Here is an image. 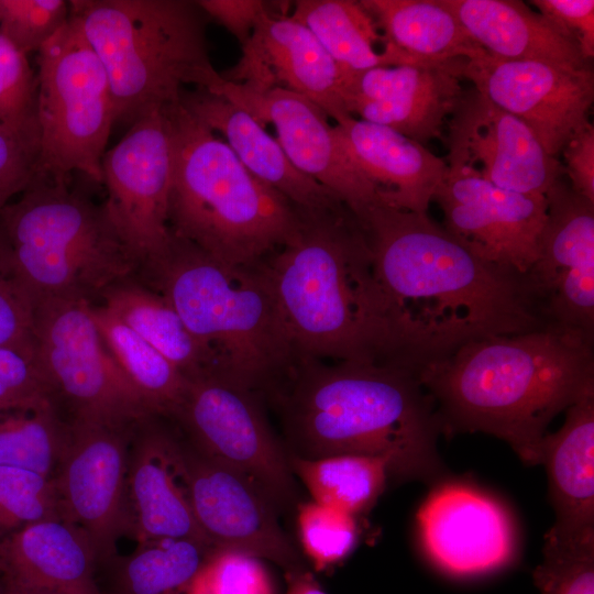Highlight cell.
<instances>
[{
	"mask_svg": "<svg viewBox=\"0 0 594 594\" xmlns=\"http://www.w3.org/2000/svg\"><path fill=\"white\" fill-rule=\"evenodd\" d=\"M358 219L420 367L473 340L547 326L519 278L480 260L427 213L377 200Z\"/></svg>",
	"mask_w": 594,
	"mask_h": 594,
	"instance_id": "6da1fadb",
	"label": "cell"
},
{
	"mask_svg": "<svg viewBox=\"0 0 594 594\" xmlns=\"http://www.w3.org/2000/svg\"><path fill=\"white\" fill-rule=\"evenodd\" d=\"M294 235L262 262L296 359L420 366L352 210H300Z\"/></svg>",
	"mask_w": 594,
	"mask_h": 594,
	"instance_id": "7a4b0ae2",
	"label": "cell"
},
{
	"mask_svg": "<svg viewBox=\"0 0 594 594\" xmlns=\"http://www.w3.org/2000/svg\"><path fill=\"white\" fill-rule=\"evenodd\" d=\"M446 435L482 431L541 464L551 420L594 391L593 336L556 324L470 341L417 371Z\"/></svg>",
	"mask_w": 594,
	"mask_h": 594,
	"instance_id": "3957f363",
	"label": "cell"
},
{
	"mask_svg": "<svg viewBox=\"0 0 594 594\" xmlns=\"http://www.w3.org/2000/svg\"><path fill=\"white\" fill-rule=\"evenodd\" d=\"M273 392L289 444L306 459L382 458L389 475L431 481L441 474L442 426L416 371L396 364L296 359Z\"/></svg>",
	"mask_w": 594,
	"mask_h": 594,
	"instance_id": "277c9868",
	"label": "cell"
},
{
	"mask_svg": "<svg viewBox=\"0 0 594 594\" xmlns=\"http://www.w3.org/2000/svg\"><path fill=\"white\" fill-rule=\"evenodd\" d=\"M172 138L173 235L230 266H254L283 246L299 209L261 182L182 102L165 107Z\"/></svg>",
	"mask_w": 594,
	"mask_h": 594,
	"instance_id": "5b68a950",
	"label": "cell"
},
{
	"mask_svg": "<svg viewBox=\"0 0 594 594\" xmlns=\"http://www.w3.org/2000/svg\"><path fill=\"white\" fill-rule=\"evenodd\" d=\"M135 276L173 306L213 356L218 374L254 391L271 386L294 363L262 263L226 265L172 234Z\"/></svg>",
	"mask_w": 594,
	"mask_h": 594,
	"instance_id": "8992f818",
	"label": "cell"
},
{
	"mask_svg": "<svg viewBox=\"0 0 594 594\" xmlns=\"http://www.w3.org/2000/svg\"><path fill=\"white\" fill-rule=\"evenodd\" d=\"M70 15L101 62L114 124L176 103L185 85L215 92L205 13L189 0H72Z\"/></svg>",
	"mask_w": 594,
	"mask_h": 594,
	"instance_id": "52a82bcc",
	"label": "cell"
},
{
	"mask_svg": "<svg viewBox=\"0 0 594 594\" xmlns=\"http://www.w3.org/2000/svg\"><path fill=\"white\" fill-rule=\"evenodd\" d=\"M0 232L34 300H88L136 273L103 204L36 176L0 211Z\"/></svg>",
	"mask_w": 594,
	"mask_h": 594,
	"instance_id": "ba28073f",
	"label": "cell"
},
{
	"mask_svg": "<svg viewBox=\"0 0 594 594\" xmlns=\"http://www.w3.org/2000/svg\"><path fill=\"white\" fill-rule=\"evenodd\" d=\"M37 175L67 182L80 172L101 184V161L114 125L106 70L77 21L68 22L37 52Z\"/></svg>",
	"mask_w": 594,
	"mask_h": 594,
	"instance_id": "9c48e42d",
	"label": "cell"
},
{
	"mask_svg": "<svg viewBox=\"0 0 594 594\" xmlns=\"http://www.w3.org/2000/svg\"><path fill=\"white\" fill-rule=\"evenodd\" d=\"M88 300L35 306L36 360L72 419L134 426L154 413L105 345ZM158 417V416H156Z\"/></svg>",
	"mask_w": 594,
	"mask_h": 594,
	"instance_id": "30bf717a",
	"label": "cell"
},
{
	"mask_svg": "<svg viewBox=\"0 0 594 594\" xmlns=\"http://www.w3.org/2000/svg\"><path fill=\"white\" fill-rule=\"evenodd\" d=\"M169 418L196 450L246 477L276 509L296 502L287 451L252 389L218 373L189 378Z\"/></svg>",
	"mask_w": 594,
	"mask_h": 594,
	"instance_id": "8fae6325",
	"label": "cell"
},
{
	"mask_svg": "<svg viewBox=\"0 0 594 594\" xmlns=\"http://www.w3.org/2000/svg\"><path fill=\"white\" fill-rule=\"evenodd\" d=\"M172 163L165 107L131 124L101 161V184L107 190L105 210L138 267L160 254L172 237L168 226Z\"/></svg>",
	"mask_w": 594,
	"mask_h": 594,
	"instance_id": "7c38bea8",
	"label": "cell"
},
{
	"mask_svg": "<svg viewBox=\"0 0 594 594\" xmlns=\"http://www.w3.org/2000/svg\"><path fill=\"white\" fill-rule=\"evenodd\" d=\"M67 441L54 475L63 518L89 538L98 565L117 556L130 535L127 499L129 446L134 426L69 420Z\"/></svg>",
	"mask_w": 594,
	"mask_h": 594,
	"instance_id": "4fadbf2b",
	"label": "cell"
},
{
	"mask_svg": "<svg viewBox=\"0 0 594 594\" xmlns=\"http://www.w3.org/2000/svg\"><path fill=\"white\" fill-rule=\"evenodd\" d=\"M538 256L521 290L547 323L594 333V202L559 178L546 193Z\"/></svg>",
	"mask_w": 594,
	"mask_h": 594,
	"instance_id": "5bb4252c",
	"label": "cell"
},
{
	"mask_svg": "<svg viewBox=\"0 0 594 594\" xmlns=\"http://www.w3.org/2000/svg\"><path fill=\"white\" fill-rule=\"evenodd\" d=\"M447 164L433 197L442 227L480 260L520 280L538 256L546 196L502 189L469 165Z\"/></svg>",
	"mask_w": 594,
	"mask_h": 594,
	"instance_id": "9a60e30c",
	"label": "cell"
},
{
	"mask_svg": "<svg viewBox=\"0 0 594 594\" xmlns=\"http://www.w3.org/2000/svg\"><path fill=\"white\" fill-rule=\"evenodd\" d=\"M176 459L195 521L212 549L271 561L285 573L305 568L276 507L251 481L179 438Z\"/></svg>",
	"mask_w": 594,
	"mask_h": 594,
	"instance_id": "2e32d148",
	"label": "cell"
},
{
	"mask_svg": "<svg viewBox=\"0 0 594 594\" xmlns=\"http://www.w3.org/2000/svg\"><path fill=\"white\" fill-rule=\"evenodd\" d=\"M463 78L498 108L521 120L546 152L556 156L588 120L594 101L593 67L504 61L486 52L466 59Z\"/></svg>",
	"mask_w": 594,
	"mask_h": 594,
	"instance_id": "e0dca14e",
	"label": "cell"
},
{
	"mask_svg": "<svg viewBox=\"0 0 594 594\" xmlns=\"http://www.w3.org/2000/svg\"><path fill=\"white\" fill-rule=\"evenodd\" d=\"M273 124L290 163L334 194L359 218L380 200L374 185L351 157L336 125L315 102L283 89H256L224 79L215 92Z\"/></svg>",
	"mask_w": 594,
	"mask_h": 594,
	"instance_id": "ac0fdd59",
	"label": "cell"
},
{
	"mask_svg": "<svg viewBox=\"0 0 594 594\" xmlns=\"http://www.w3.org/2000/svg\"><path fill=\"white\" fill-rule=\"evenodd\" d=\"M447 124L446 162L469 165L502 189L546 196L565 175L563 164L521 120L475 88L463 90Z\"/></svg>",
	"mask_w": 594,
	"mask_h": 594,
	"instance_id": "d6986e66",
	"label": "cell"
},
{
	"mask_svg": "<svg viewBox=\"0 0 594 594\" xmlns=\"http://www.w3.org/2000/svg\"><path fill=\"white\" fill-rule=\"evenodd\" d=\"M422 548L453 576H477L508 565L517 548L514 520L490 494L465 483L436 486L417 513Z\"/></svg>",
	"mask_w": 594,
	"mask_h": 594,
	"instance_id": "ffe728a7",
	"label": "cell"
},
{
	"mask_svg": "<svg viewBox=\"0 0 594 594\" xmlns=\"http://www.w3.org/2000/svg\"><path fill=\"white\" fill-rule=\"evenodd\" d=\"M465 58L376 67L343 76L346 111L420 144L441 138L463 88Z\"/></svg>",
	"mask_w": 594,
	"mask_h": 594,
	"instance_id": "44dd1931",
	"label": "cell"
},
{
	"mask_svg": "<svg viewBox=\"0 0 594 594\" xmlns=\"http://www.w3.org/2000/svg\"><path fill=\"white\" fill-rule=\"evenodd\" d=\"M222 77L256 89L277 87L296 92L318 105L336 122L351 116L341 97L340 67L292 15L276 16L266 10L242 45L239 63Z\"/></svg>",
	"mask_w": 594,
	"mask_h": 594,
	"instance_id": "7402d4cb",
	"label": "cell"
},
{
	"mask_svg": "<svg viewBox=\"0 0 594 594\" xmlns=\"http://www.w3.org/2000/svg\"><path fill=\"white\" fill-rule=\"evenodd\" d=\"M148 417L132 431L127 475L130 535L138 543L193 539L207 546L179 477L174 433ZM210 547V546H209Z\"/></svg>",
	"mask_w": 594,
	"mask_h": 594,
	"instance_id": "603a6c76",
	"label": "cell"
},
{
	"mask_svg": "<svg viewBox=\"0 0 594 594\" xmlns=\"http://www.w3.org/2000/svg\"><path fill=\"white\" fill-rule=\"evenodd\" d=\"M180 102L212 132L223 136L251 174L298 209L326 211L344 205L334 194L300 173L264 125L223 96L196 88L184 90Z\"/></svg>",
	"mask_w": 594,
	"mask_h": 594,
	"instance_id": "cb8c5ba5",
	"label": "cell"
},
{
	"mask_svg": "<svg viewBox=\"0 0 594 594\" xmlns=\"http://www.w3.org/2000/svg\"><path fill=\"white\" fill-rule=\"evenodd\" d=\"M336 127L382 202L427 213L447 173L444 160L389 128L353 116L340 119Z\"/></svg>",
	"mask_w": 594,
	"mask_h": 594,
	"instance_id": "d4e9b609",
	"label": "cell"
},
{
	"mask_svg": "<svg viewBox=\"0 0 594 594\" xmlns=\"http://www.w3.org/2000/svg\"><path fill=\"white\" fill-rule=\"evenodd\" d=\"M98 566L88 536L64 518L40 520L0 539V581L7 586L101 594Z\"/></svg>",
	"mask_w": 594,
	"mask_h": 594,
	"instance_id": "484cf974",
	"label": "cell"
},
{
	"mask_svg": "<svg viewBox=\"0 0 594 594\" xmlns=\"http://www.w3.org/2000/svg\"><path fill=\"white\" fill-rule=\"evenodd\" d=\"M469 36L488 55L504 61L591 66L576 44L540 13L517 0H441Z\"/></svg>",
	"mask_w": 594,
	"mask_h": 594,
	"instance_id": "4316f807",
	"label": "cell"
},
{
	"mask_svg": "<svg viewBox=\"0 0 594 594\" xmlns=\"http://www.w3.org/2000/svg\"><path fill=\"white\" fill-rule=\"evenodd\" d=\"M563 426L546 433L541 464L548 474L554 527L594 528V391L566 410Z\"/></svg>",
	"mask_w": 594,
	"mask_h": 594,
	"instance_id": "83f0119b",
	"label": "cell"
},
{
	"mask_svg": "<svg viewBox=\"0 0 594 594\" xmlns=\"http://www.w3.org/2000/svg\"><path fill=\"white\" fill-rule=\"evenodd\" d=\"M99 298L187 380L217 373L213 356L189 332L173 306L135 274L116 282Z\"/></svg>",
	"mask_w": 594,
	"mask_h": 594,
	"instance_id": "f1b7e54d",
	"label": "cell"
},
{
	"mask_svg": "<svg viewBox=\"0 0 594 594\" xmlns=\"http://www.w3.org/2000/svg\"><path fill=\"white\" fill-rule=\"evenodd\" d=\"M387 43L418 63L470 59L482 50L441 0H362Z\"/></svg>",
	"mask_w": 594,
	"mask_h": 594,
	"instance_id": "f546056e",
	"label": "cell"
},
{
	"mask_svg": "<svg viewBox=\"0 0 594 594\" xmlns=\"http://www.w3.org/2000/svg\"><path fill=\"white\" fill-rule=\"evenodd\" d=\"M292 16L302 23L340 67L342 75L376 67L418 64L388 43L360 1L298 0Z\"/></svg>",
	"mask_w": 594,
	"mask_h": 594,
	"instance_id": "4dcf8cb0",
	"label": "cell"
},
{
	"mask_svg": "<svg viewBox=\"0 0 594 594\" xmlns=\"http://www.w3.org/2000/svg\"><path fill=\"white\" fill-rule=\"evenodd\" d=\"M213 550L193 539L140 542L131 554L117 556L106 565L111 576L101 594H187Z\"/></svg>",
	"mask_w": 594,
	"mask_h": 594,
	"instance_id": "1f68e13d",
	"label": "cell"
},
{
	"mask_svg": "<svg viewBox=\"0 0 594 594\" xmlns=\"http://www.w3.org/2000/svg\"><path fill=\"white\" fill-rule=\"evenodd\" d=\"M91 316L109 353L155 416L169 418L187 378L156 349L102 305H90Z\"/></svg>",
	"mask_w": 594,
	"mask_h": 594,
	"instance_id": "d6a6232c",
	"label": "cell"
},
{
	"mask_svg": "<svg viewBox=\"0 0 594 594\" xmlns=\"http://www.w3.org/2000/svg\"><path fill=\"white\" fill-rule=\"evenodd\" d=\"M288 454V462L312 501L353 516L370 510L383 493L387 462L377 457L339 454L306 459Z\"/></svg>",
	"mask_w": 594,
	"mask_h": 594,
	"instance_id": "836d02e7",
	"label": "cell"
},
{
	"mask_svg": "<svg viewBox=\"0 0 594 594\" xmlns=\"http://www.w3.org/2000/svg\"><path fill=\"white\" fill-rule=\"evenodd\" d=\"M69 422L55 399L0 409V466H14L53 479Z\"/></svg>",
	"mask_w": 594,
	"mask_h": 594,
	"instance_id": "e575fe53",
	"label": "cell"
},
{
	"mask_svg": "<svg viewBox=\"0 0 594 594\" xmlns=\"http://www.w3.org/2000/svg\"><path fill=\"white\" fill-rule=\"evenodd\" d=\"M532 578L541 594H594V528L568 531L552 526Z\"/></svg>",
	"mask_w": 594,
	"mask_h": 594,
	"instance_id": "d590c367",
	"label": "cell"
},
{
	"mask_svg": "<svg viewBox=\"0 0 594 594\" xmlns=\"http://www.w3.org/2000/svg\"><path fill=\"white\" fill-rule=\"evenodd\" d=\"M48 518H63L54 479L0 466V539Z\"/></svg>",
	"mask_w": 594,
	"mask_h": 594,
	"instance_id": "8d00e7d4",
	"label": "cell"
},
{
	"mask_svg": "<svg viewBox=\"0 0 594 594\" xmlns=\"http://www.w3.org/2000/svg\"><path fill=\"white\" fill-rule=\"evenodd\" d=\"M297 526L302 550L318 572L343 561L359 536L355 516L314 501L297 506Z\"/></svg>",
	"mask_w": 594,
	"mask_h": 594,
	"instance_id": "74e56055",
	"label": "cell"
},
{
	"mask_svg": "<svg viewBox=\"0 0 594 594\" xmlns=\"http://www.w3.org/2000/svg\"><path fill=\"white\" fill-rule=\"evenodd\" d=\"M187 594H276L264 561L232 550H213Z\"/></svg>",
	"mask_w": 594,
	"mask_h": 594,
	"instance_id": "f35d334b",
	"label": "cell"
},
{
	"mask_svg": "<svg viewBox=\"0 0 594 594\" xmlns=\"http://www.w3.org/2000/svg\"><path fill=\"white\" fill-rule=\"evenodd\" d=\"M69 18V1L0 0V33L25 54L38 52Z\"/></svg>",
	"mask_w": 594,
	"mask_h": 594,
	"instance_id": "ab89813d",
	"label": "cell"
},
{
	"mask_svg": "<svg viewBox=\"0 0 594 594\" xmlns=\"http://www.w3.org/2000/svg\"><path fill=\"white\" fill-rule=\"evenodd\" d=\"M38 158L37 120L23 125L0 123V211L35 179Z\"/></svg>",
	"mask_w": 594,
	"mask_h": 594,
	"instance_id": "60d3db41",
	"label": "cell"
},
{
	"mask_svg": "<svg viewBox=\"0 0 594 594\" xmlns=\"http://www.w3.org/2000/svg\"><path fill=\"white\" fill-rule=\"evenodd\" d=\"M35 304L12 262L0 232V345L34 349Z\"/></svg>",
	"mask_w": 594,
	"mask_h": 594,
	"instance_id": "b9f144b4",
	"label": "cell"
},
{
	"mask_svg": "<svg viewBox=\"0 0 594 594\" xmlns=\"http://www.w3.org/2000/svg\"><path fill=\"white\" fill-rule=\"evenodd\" d=\"M37 80L28 54L0 33V123L23 125L36 120Z\"/></svg>",
	"mask_w": 594,
	"mask_h": 594,
	"instance_id": "7bdbcfd3",
	"label": "cell"
},
{
	"mask_svg": "<svg viewBox=\"0 0 594 594\" xmlns=\"http://www.w3.org/2000/svg\"><path fill=\"white\" fill-rule=\"evenodd\" d=\"M54 398L35 351L0 345V409Z\"/></svg>",
	"mask_w": 594,
	"mask_h": 594,
	"instance_id": "ee69618b",
	"label": "cell"
},
{
	"mask_svg": "<svg viewBox=\"0 0 594 594\" xmlns=\"http://www.w3.org/2000/svg\"><path fill=\"white\" fill-rule=\"evenodd\" d=\"M539 13L560 33L573 41L583 59L594 57V1L593 0H532Z\"/></svg>",
	"mask_w": 594,
	"mask_h": 594,
	"instance_id": "f6af8a7d",
	"label": "cell"
},
{
	"mask_svg": "<svg viewBox=\"0 0 594 594\" xmlns=\"http://www.w3.org/2000/svg\"><path fill=\"white\" fill-rule=\"evenodd\" d=\"M564 174L574 191L594 202V125L587 121L566 142Z\"/></svg>",
	"mask_w": 594,
	"mask_h": 594,
	"instance_id": "bcb514c9",
	"label": "cell"
},
{
	"mask_svg": "<svg viewBox=\"0 0 594 594\" xmlns=\"http://www.w3.org/2000/svg\"><path fill=\"white\" fill-rule=\"evenodd\" d=\"M206 15L222 24L243 45L254 29L258 18L267 10L260 0H198Z\"/></svg>",
	"mask_w": 594,
	"mask_h": 594,
	"instance_id": "7dc6e473",
	"label": "cell"
},
{
	"mask_svg": "<svg viewBox=\"0 0 594 594\" xmlns=\"http://www.w3.org/2000/svg\"><path fill=\"white\" fill-rule=\"evenodd\" d=\"M285 578L286 594H327L315 575L306 568L287 572Z\"/></svg>",
	"mask_w": 594,
	"mask_h": 594,
	"instance_id": "c3c4849f",
	"label": "cell"
},
{
	"mask_svg": "<svg viewBox=\"0 0 594 594\" xmlns=\"http://www.w3.org/2000/svg\"><path fill=\"white\" fill-rule=\"evenodd\" d=\"M2 594H66L55 590L48 588H24L7 586L2 584Z\"/></svg>",
	"mask_w": 594,
	"mask_h": 594,
	"instance_id": "681fc988",
	"label": "cell"
},
{
	"mask_svg": "<svg viewBox=\"0 0 594 594\" xmlns=\"http://www.w3.org/2000/svg\"><path fill=\"white\" fill-rule=\"evenodd\" d=\"M0 594H2V583L0 581Z\"/></svg>",
	"mask_w": 594,
	"mask_h": 594,
	"instance_id": "f907efd6",
	"label": "cell"
}]
</instances>
